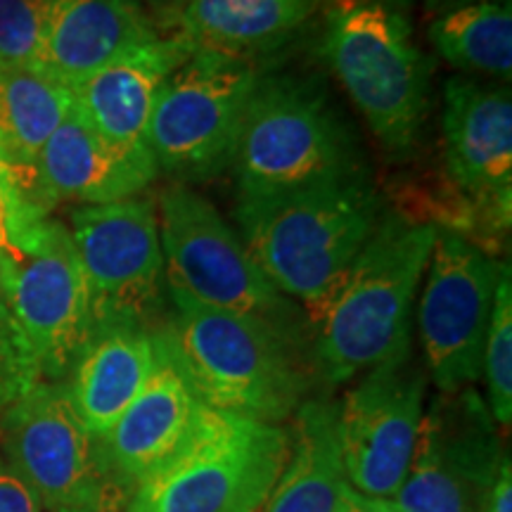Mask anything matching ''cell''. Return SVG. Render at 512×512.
<instances>
[{
  "label": "cell",
  "mask_w": 512,
  "mask_h": 512,
  "mask_svg": "<svg viewBox=\"0 0 512 512\" xmlns=\"http://www.w3.org/2000/svg\"><path fill=\"white\" fill-rule=\"evenodd\" d=\"M430 41L453 67L508 83L512 76L510 0H472L441 12L430 24Z\"/></svg>",
  "instance_id": "obj_24"
},
{
  "label": "cell",
  "mask_w": 512,
  "mask_h": 512,
  "mask_svg": "<svg viewBox=\"0 0 512 512\" xmlns=\"http://www.w3.org/2000/svg\"><path fill=\"white\" fill-rule=\"evenodd\" d=\"M0 211L5 214L10 233L8 254H15L24 245V240L29 238L31 230L46 219V211L38 207L34 197L29 195L27 183L22 181V176L12 166L3 143H0Z\"/></svg>",
  "instance_id": "obj_28"
},
{
  "label": "cell",
  "mask_w": 512,
  "mask_h": 512,
  "mask_svg": "<svg viewBox=\"0 0 512 512\" xmlns=\"http://www.w3.org/2000/svg\"><path fill=\"white\" fill-rule=\"evenodd\" d=\"M0 249H3V252H10V233H8V223H5L3 211H0Z\"/></svg>",
  "instance_id": "obj_34"
},
{
  "label": "cell",
  "mask_w": 512,
  "mask_h": 512,
  "mask_svg": "<svg viewBox=\"0 0 512 512\" xmlns=\"http://www.w3.org/2000/svg\"><path fill=\"white\" fill-rule=\"evenodd\" d=\"M69 235L91 290L93 328L102 323L147 328L166 287L157 202L138 195L79 207L69 219Z\"/></svg>",
  "instance_id": "obj_12"
},
{
  "label": "cell",
  "mask_w": 512,
  "mask_h": 512,
  "mask_svg": "<svg viewBox=\"0 0 512 512\" xmlns=\"http://www.w3.org/2000/svg\"><path fill=\"white\" fill-rule=\"evenodd\" d=\"M10 470L34 491L43 510L102 505V472L62 382H34L5 413Z\"/></svg>",
  "instance_id": "obj_14"
},
{
  "label": "cell",
  "mask_w": 512,
  "mask_h": 512,
  "mask_svg": "<svg viewBox=\"0 0 512 512\" xmlns=\"http://www.w3.org/2000/svg\"><path fill=\"white\" fill-rule=\"evenodd\" d=\"M261 74L256 60L195 50L166 79L147 126L159 171L178 183L226 171Z\"/></svg>",
  "instance_id": "obj_8"
},
{
  "label": "cell",
  "mask_w": 512,
  "mask_h": 512,
  "mask_svg": "<svg viewBox=\"0 0 512 512\" xmlns=\"http://www.w3.org/2000/svg\"><path fill=\"white\" fill-rule=\"evenodd\" d=\"M140 3H143V8L150 12L162 27L174 29L178 15H181V10L190 3V0H140Z\"/></svg>",
  "instance_id": "obj_32"
},
{
  "label": "cell",
  "mask_w": 512,
  "mask_h": 512,
  "mask_svg": "<svg viewBox=\"0 0 512 512\" xmlns=\"http://www.w3.org/2000/svg\"><path fill=\"white\" fill-rule=\"evenodd\" d=\"M437 226L384 211L323 304L306 313L320 380L344 384L411 351V316Z\"/></svg>",
  "instance_id": "obj_2"
},
{
  "label": "cell",
  "mask_w": 512,
  "mask_h": 512,
  "mask_svg": "<svg viewBox=\"0 0 512 512\" xmlns=\"http://www.w3.org/2000/svg\"><path fill=\"white\" fill-rule=\"evenodd\" d=\"M427 375L413 349L368 373L339 403V446L351 489L394 498L411 467L425 415Z\"/></svg>",
  "instance_id": "obj_13"
},
{
  "label": "cell",
  "mask_w": 512,
  "mask_h": 512,
  "mask_svg": "<svg viewBox=\"0 0 512 512\" xmlns=\"http://www.w3.org/2000/svg\"><path fill=\"white\" fill-rule=\"evenodd\" d=\"M373 3L387 5V8L399 10V12H406L408 8H411V0H373Z\"/></svg>",
  "instance_id": "obj_35"
},
{
  "label": "cell",
  "mask_w": 512,
  "mask_h": 512,
  "mask_svg": "<svg viewBox=\"0 0 512 512\" xmlns=\"http://www.w3.org/2000/svg\"><path fill=\"white\" fill-rule=\"evenodd\" d=\"M169 302L152 337L204 406L280 425L311 399L318 373L304 330L211 309L178 290Z\"/></svg>",
  "instance_id": "obj_1"
},
{
  "label": "cell",
  "mask_w": 512,
  "mask_h": 512,
  "mask_svg": "<svg viewBox=\"0 0 512 512\" xmlns=\"http://www.w3.org/2000/svg\"><path fill=\"white\" fill-rule=\"evenodd\" d=\"M0 512H43L34 491L10 467L0 465Z\"/></svg>",
  "instance_id": "obj_29"
},
{
  "label": "cell",
  "mask_w": 512,
  "mask_h": 512,
  "mask_svg": "<svg viewBox=\"0 0 512 512\" xmlns=\"http://www.w3.org/2000/svg\"><path fill=\"white\" fill-rule=\"evenodd\" d=\"M325 0H190L176 31L197 50L256 60L299 34Z\"/></svg>",
  "instance_id": "obj_22"
},
{
  "label": "cell",
  "mask_w": 512,
  "mask_h": 512,
  "mask_svg": "<svg viewBox=\"0 0 512 512\" xmlns=\"http://www.w3.org/2000/svg\"><path fill=\"white\" fill-rule=\"evenodd\" d=\"M472 3V0H425V8L434 12V15H441V12L458 8V5Z\"/></svg>",
  "instance_id": "obj_33"
},
{
  "label": "cell",
  "mask_w": 512,
  "mask_h": 512,
  "mask_svg": "<svg viewBox=\"0 0 512 512\" xmlns=\"http://www.w3.org/2000/svg\"><path fill=\"white\" fill-rule=\"evenodd\" d=\"M155 363L157 349L150 328L133 323L95 325L64 384L76 415L93 439L107 434L136 401Z\"/></svg>",
  "instance_id": "obj_20"
},
{
  "label": "cell",
  "mask_w": 512,
  "mask_h": 512,
  "mask_svg": "<svg viewBox=\"0 0 512 512\" xmlns=\"http://www.w3.org/2000/svg\"><path fill=\"white\" fill-rule=\"evenodd\" d=\"M420 299V339L439 392H458L482 377V358L498 283L510 261L491 256L456 230H439Z\"/></svg>",
  "instance_id": "obj_10"
},
{
  "label": "cell",
  "mask_w": 512,
  "mask_h": 512,
  "mask_svg": "<svg viewBox=\"0 0 512 512\" xmlns=\"http://www.w3.org/2000/svg\"><path fill=\"white\" fill-rule=\"evenodd\" d=\"M482 375L489 396V413L498 430L508 432L512 422V280L510 268L498 283L489 330H486Z\"/></svg>",
  "instance_id": "obj_25"
},
{
  "label": "cell",
  "mask_w": 512,
  "mask_h": 512,
  "mask_svg": "<svg viewBox=\"0 0 512 512\" xmlns=\"http://www.w3.org/2000/svg\"><path fill=\"white\" fill-rule=\"evenodd\" d=\"M337 512H401L396 508L392 498H377V496H366L361 491L349 489L344 491L342 501L337 505Z\"/></svg>",
  "instance_id": "obj_30"
},
{
  "label": "cell",
  "mask_w": 512,
  "mask_h": 512,
  "mask_svg": "<svg viewBox=\"0 0 512 512\" xmlns=\"http://www.w3.org/2000/svg\"><path fill=\"white\" fill-rule=\"evenodd\" d=\"M155 349L157 363L143 392L107 434L95 439L100 472H110L117 482L133 489L176 456L202 406L157 342Z\"/></svg>",
  "instance_id": "obj_18"
},
{
  "label": "cell",
  "mask_w": 512,
  "mask_h": 512,
  "mask_svg": "<svg viewBox=\"0 0 512 512\" xmlns=\"http://www.w3.org/2000/svg\"><path fill=\"white\" fill-rule=\"evenodd\" d=\"M55 0H0V62L36 67Z\"/></svg>",
  "instance_id": "obj_26"
},
{
  "label": "cell",
  "mask_w": 512,
  "mask_h": 512,
  "mask_svg": "<svg viewBox=\"0 0 512 512\" xmlns=\"http://www.w3.org/2000/svg\"><path fill=\"white\" fill-rule=\"evenodd\" d=\"M384 214L370 176L264 200H238L240 240L259 271L306 313L318 309Z\"/></svg>",
  "instance_id": "obj_3"
},
{
  "label": "cell",
  "mask_w": 512,
  "mask_h": 512,
  "mask_svg": "<svg viewBox=\"0 0 512 512\" xmlns=\"http://www.w3.org/2000/svg\"><path fill=\"white\" fill-rule=\"evenodd\" d=\"M484 512H512V465L510 456L503 460Z\"/></svg>",
  "instance_id": "obj_31"
},
{
  "label": "cell",
  "mask_w": 512,
  "mask_h": 512,
  "mask_svg": "<svg viewBox=\"0 0 512 512\" xmlns=\"http://www.w3.org/2000/svg\"><path fill=\"white\" fill-rule=\"evenodd\" d=\"M10 264V306L36 382H60L93 332V306L69 228L43 219Z\"/></svg>",
  "instance_id": "obj_9"
},
{
  "label": "cell",
  "mask_w": 512,
  "mask_h": 512,
  "mask_svg": "<svg viewBox=\"0 0 512 512\" xmlns=\"http://www.w3.org/2000/svg\"><path fill=\"white\" fill-rule=\"evenodd\" d=\"M290 456L280 425L200 406L195 425L124 512H256Z\"/></svg>",
  "instance_id": "obj_6"
},
{
  "label": "cell",
  "mask_w": 512,
  "mask_h": 512,
  "mask_svg": "<svg viewBox=\"0 0 512 512\" xmlns=\"http://www.w3.org/2000/svg\"><path fill=\"white\" fill-rule=\"evenodd\" d=\"M347 489L339 446V403L311 396L294 413L290 456L256 512H337Z\"/></svg>",
  "instance_id": "obj_21"
},
{
  "label": "cell",
  "mask_w": 512,
  "mask_h": 512,
  "mask_svg": "<svg viewBox=\"0 0 512 512\" xmlns=\"http://www.w3.org/2000/svg\"><path fill=\"white\" fill-rule=\"evenodd\" d=\"M505 458L503 432L482 396L472 387L439 392L392 501L401 512H484Z\"/></svg>",
  "instance_id": "obj_11"
},
{
  "label": "cell",
  "mask_w": 512,
  "mask_h": 512,
  "mask_svg": "<svg viewBox=\"0 0 512 512\" xmlns=\"http://www.w3.org/2000/svg\"><path fill=\"white\" fill-rule=\"evenodd\" d=\"M446 169L453 183L484 211V221L510 228L512 211V93L508 83L453 76L441 107Z\"/></svg>",
  "instance_id": "obj_15"
},
{
  "label": "cell",
  "mask_w": 512,
  "mask_h": 512,
  "mask_svg": "<svg viewBox=\"0 0 512 512\" xmlns=\"http://www.w3.org/2000/svg\"><path fill=\"white\" fill-rule=\"evenodd\" d=\"M320 55L389 155H411L430 107V62L403 12L325 0Z\"/></svg>",
  "instance_id": "obj_5"
},
{
  "label": "cell",
  "mask_w": 512,
  "mask_h": 512,
  "mask_svg": "<svg viewBox=\"0 0 512 512\" xmlns=\"http://www.w3.org/2000/svg\"><path fill=\"white\" fill-rule=\"evenodd\" d=\"M164 34L140 0H55L36 69L69 91L131 48Z\"/></svg>",
  "instance_id": "obj_19"
},
{
  "label": "cell",
  "mask_w": 512,
  "mask_h": 512,
  "mask_svg": "<svg viewBox=\"0 0 512 512\" xmlns=\"http://www.w3.org/2000/svg\"><path fill=\"white\" fill-rule=\"evenodd\" d=\"M228 169L238 200L368 176L354 131L323 83L266 72L247 105Z\"/></svg>",
  "instance_id": "obj_4"
},
{
  "label": "cell",
  "mask_w": 512,
  "mask_h": 512,
  "mask_svg": "<svg viewBox=\"0 0 512 512\" xmlns=\"http://www.w3.org/2000/svg\"><path fill=\"white\" fill-rule=\"evenodd\" d=\"M10 264L12 256L0 249V406L5 408L36 382L27 366L15 318H12Z\"/></svg>",
  "instance_id": "obj_27"
},
{
  "label": "cell",
  "mask_w": 512,
  "mask_h": 512,
  "mask_svg": "<svg viewBox=\"0 0 512 512\" xmlns=\"http://www.w3.org/2000/svg\"><path fill=\"white\" fill-rule=\"evenodd\" d=\"M57 512H102V505H76V508L57 510Z\"/></svg>",
  "instance_id": "obj_36"
},
{
  "label": "cell",
  "mask_w": 512,
  "mask_h": 512,
  "mask_svg": "<svg viewBox=\"0 0 512 512\" xmlns=\"http://www.w3.org/2000/svg\"><path fill=\"white\" fill-rule=\"evenodd\" d=\"M157 216L169 290L211 309L304 330L292 299L268 283L238 230L207 197L176 183L159 195Z\"/></svg>",
  "instance_id": "obj_7"
},
{
  "label": "cell",
  "mask_w": 512,
  "mask_h": 512,
  "mask_svg": "<svg viewBox=\"0 0 512 512\" xmlns=\"http://www.w3.org/2000/svg\"><path fill=\"white\" fill-rule=\"evenodd\" d=\"M157 176L159 166L147 147L112 143L72 110L43 145L31 185L38 207L48 211L62 200L81 207L131 200Z\"/></svg>",
  "instance_id": "obj_16"
},
{
  "label": "cell",
  "mask_w": 512,
  "mask_h": 512,
  "mask_svg": "<svg viewBox=\"0 0 512 512\" xmlns=\"http://www.w3.org/2000/svg\"><path fill=\"white\" fill-rule=\"evenodd\" d=\"M195 50L176 29L140 43L76 83L72 88L76 114L112 143L147 147V126L159 93Z\"/></svg>",
  "instance_id": "obj_17"
},
{
  "label": "cell",
  "mask_w": 512,
  "mask_h": 512,
  "mask_svg": "<svg viewBox=\"0 0 512 512\" xmlns=\"http://www.w3.org/2000/svg\"><path fill=\"white\" fill-rule=\"evenodd\" d=\"M72 110L74 95L60 81L36 67L0 62V143L31 197L36 159Z\"/></svg>",
  "instance_id": "obj_23"
}]
</instances>
